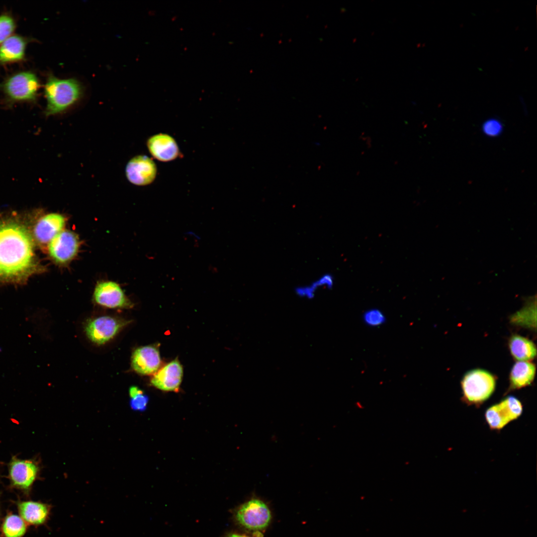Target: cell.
<instances>
[{
	"label": "cell",
	"mask_w": 537,
	"mask_h": 537,
	"mask_svg": "<svg viewBox=\"0 0 537 537\" xmlns=\"http://www.w3.org/2000/svg\"><path fill=\"white\" fill-rule=\"evenodd\" d=\"M28 228L15 218L0 219V282L21 283L42 272Z\"/></svg>",
	"instance_id": "obj_1"
},
{
	"label": "cell",
	"mask_w": 537,
	"mask_h": 537,
	"mask_svg": "<svg viewBox=\"0 0 537 537\" xmlns=\"http://www.w3.org/2000/svg\"><path fill=\"white\" fill-rule=\"evenodd\" d=\"M47 100V116L62 113L73 106L82 97L83 88L75 79H61L52 74L48 76L44 86Z\"/></svg>",
	"instance_id": "obj_2"
},
{
	"label": "cell",
	"mask_w": 537,
	"mask_h": 537,
	"mask_svg": "<svg viewBox=\"0 0 537 537\" xmlns=\"http://www.w3.org/2000/svg\"><path fill=\"white\" fill-rule=\"evenodd\" d=\"M40 87L36 75L29 71L15 73L0 84V90L11 102L35 100Z\"/></svg>",
	"instance_id": "obj_3"
},
{
	"label": "cell",
	"mask_w": 537,
	"mask_h": 537,
	"mask_svg": "<svg viewBox=\"0 0 537 537\" xmlns=\"http://www.w3.org/2000/svg\"><path fill=\"white\" fill-rule=\"evenodd\" d=\"M495 386L494 376L489 371L481 369L469 371L461 380L463 397L469 404H481L491 396Z\"/></svg>",
	"instance_id": "obj_4"
},
{
	"label": "cell",
	"mask_w": 537,
	"mask_h": 537,
	"mask_svg": "<svg viewBox=\"0 0 537 537\" xmlns=\"http://www.w3.org/2000/svg\"><path fill=\"white\" fill-rule=\"evenodd\" d=\"M7 469L10 487L28 495L34 483L39 477L41 465L40 460L35 457L22 459L12 456L8 463Z\"/></svg>",
	"instance_id": "obj_5"
},
{
	"label": "cell",
	"mask_w": 537,
	"mask_h": 537,
	"mask_svg": "<svg viewBox=\"0 0 537 537\" xmlns=\"http://www.w3.org/2000/svg\"><path fill=\"white\" fill-rule=\"evenodd\" d=\"M81 246L79 236L74 231L63 229L48 245V252L52 261L60 266L70 264L77 256Z\"/></svg>",
	"instance_id": "obj_6"
},
{
	"label": "cell",
	"mask_w": 537,
	"mask_h": 537,
	"mask_svg": "<svg viewBox=\"0 0 537 537\" xmlns=\"http://www.w3.org/2000/svg\"><path fill=\"white\" fill-rule=\"evenodd\" d=\"M130 322L116 317L100 316L89 320L85 331L92 342L102 345L113 339Z\"/></svg>",
	"instance_id": "obj_7"
},
{
	"label": "cell",
	"mask_w": 537,
	"mask_h": 537,
	"mask_svg": "<svg viewBox=\"0 0 537 537\" xmlns=\"http://www.w3.org/2000/svg\"><path fill=\"white\" fill-rule=\"evenodd\" d=\"M523 405L516 397L509 396L489 407L485 412L486 421L491 429L501 430L522 414Z\"/></svg>",
	"instance_id": "obj_8"
},
{
	"label": "cell",
	"mask_w": 537,
	"mask_h": 537,
	"mask_svg": "<svg viewBox=\"0 0 537 537\" xmlns=\"http://www.w3.org/2000/svg\"><path fill=\"white\" fill-rule=\"evenodd\" d=\"M236 518L240 524L248 529L261 530L265 529L269 524L271 514L264 502L253 499L239 508Z\"/></svg>",
	"instance_id": "obj_9"
},
{
	"label": "cell",
	"mask_w": 537,
	"mask_h": 537,
	"mask_svg": "<svg viewBox=\"0 0 537 537\" xmlns=\"http://www.w3.org/2000/svg\"><path fill=\"white\" fill-rule=\"evenodd\" d=\"M93 299L98 305L110 308L130 309L134 306L120 285L111 280H101L96 283Z\"/></svg>",
	"instance_id": "obj_10"
},
{
	"label": "cell",
	"mask_w": 537,
	"mask_h": 537,
	"mask_svg": "<svg viewBox=\"0 0 537 537\" xmlns=\"http://www.w3.org/2000/svg\"><path fill=\"white\" fill-rule=\"evenodd\" d=\"M67 218L62 214L50 213L42 216L36 223L32 235L35 242L43 247L64 229Z\"/></svg>",
	"instance_id": "obj_11"
},
{
	"label": "cell",
	"mask_w": 537,
	"mask_h": 537,
	"mask_svg": "<svg viewBox=\"0 0 537 537\" xmlns=\"http://www.w3.org/2000/svg\"><path fill=\"white\" fill-rule=\"evenodd\" d=\"M157 168L153 161L144 155L132 158L125 168L127 179L137 185H145L152 182L155 179Z\"/></svg>",
	"instance_id": "obj_12"
},
{
	"label": "cell",
	"mask_w": 537,
	"mask_h": 537,
	"mask_svg": "<svg viewBox=\"0 0 537 537\" xmlns=\"http://www.w3.org/2000/svg\"><path fill=\"white\" fill-rule=\"evenodd\" d=\"M183 369L177 358L155 373L150 382L156 388L166 391L179 392L182 381Z\"/></svg>",
	"instance_id": "obj_13"
},
{
	"label": "cell",
	"mask_w": 537,
	"mask_h": 537,
	"mask_svg": "<svg viewBox=\"0 0 537 537\" xmlns=\"http://www.w3.org/2000/svg\"><path fill=\"white\" fill-rule=\"evenodd\" d=\"M161 364L158 347L146 346L136 349L131 357V366L137 373L150 375L156 373Z\"/></svg>",
	"instance_id": "obj_14"
},
{
	"label": "cell",
	"mask_w": 537,
	"mask_h": 537,
	"mask_svg": "<svg viewBox=\"0 0 537 537\" xmlns=\"http://www.w3.org/2000/svg\"><path fill=\"white\" fill-rule=\"evenodd\" d=\"M147 147L152 155L161 161L173 160L179 154V148L174 139L165 134L151 137L147 141Z\"/></svg>",
	"instance_id": "obj_15"
},
{
	"label": "cell",
	"mask_w": 537,
	"mask_h": 537,
	"mask_svg": "<svg viewBox=\"0 0 537 537\" xmlns=\"http://www.w3.org/2000/svg\"><path fill=\"white\" fill-rule=\"evenodd\" d=\"M28 39L19 35H12L0 45V66L19 62L25 57Z\"/></svg>",
	"instance_id": "obj_16"
},
{
	"label": "cell",
	"mask_w": 537,
	"mask_h": 537,
	"mask_svg": "<svg viewBox=\"0 0 537 537\" xmlns=\"http://www.w3.org/2000/svg\"><path fill=\"white\" fill-rule=\"evenodd\" d=\"M17 507L20 517L26 523L33 526L45 524L51 510L49 505L33 501H19Z\"/></svg>",
	"instance_id": "obj_17"
},
{
	"label": "cell",
	"mask_w": 537,
	"mask_h": 537,
	"mask_svg": "<svg viewBox=\"0 0 537 537\" xmlns=\"http://www.w3.org/2000/svg\"><path fill=\"white\" fill-rule=\"evenodd\" d=\"M536 373V366L531 362L518 361L513 366L510 374L511 388L520 389L533 382Z\"/></svg>",
	"instance_id": "obj_18"
},
{
	"label": "cell",
	"mask_w": 537,
	"mask_h": 537,
	"mask_svg": "<svg viewBox=\"0 0 537 537\" xmlns=\"http://www.w3.org/2000/svg\"><path fill=\"white\" fill-rule=\"evenodd\" d=\"M334 284V276L330 273H326L321 275L309 283L296 286L294 288V292L299 298L311 300L316 297L319 290L331 289Z\"/></svg>",
	"instance_id": "obj_19"
},
{
	"label": "cell",
	"mask_w": 537,
	"mask_h": 537,
	"mask_svg": "<svg viewBox=\"0 0 537 537\" xmlns=\"http://www.w3.org/2000/svg\"><path fill=\"white\" fill-rule=\"evenodd\" d=\"M510 353L519 361L532 360L536 356L535 344L529 339L519 335H512L509 341Z\"/></svg>",
	"instance_id": "obj_20"
},
{
	"label": "cell",
	"mask_w": 537,
	"mask_h": 537,
	"mask_svg": "<svg viewBox=\"0 0 537 537\" xmlns=\"http://www.w3.org/2000/svg\"><path fill=\"white\" fill-rule=\"evenodd\" d=\"M26 529V522L20 516L10 513L3 521L1 531L3 537H22Z\"/></svg>",
	"instance_id": "obj_21"
},
{
	"label": "cell",
	"mask_w": 537,
	"mask_h": 537,
	"mask_svg": "<svg viewBox=\"0 0 537 537\" xmlns=\"http://www.w3.org/2000/svg\"><path fill=\"white\" fill-rule=\"evenodd\" d=\"M16 28V22L8 14L0 15V45L11 36Z\"/></svg>",
	"instance_id": "obj_22"
},
{
	"label": "cell",
	"mask_w": 537,
	"mask_h": 537,
	"mask_svg": "<svg viewBox=\"0 0 537 537\" xmlns=\"http://www.w3.org/2000/svg\"><path fill=\"white\" fill-rule=\"evenodd\" d=\"M386 317L383 312L378 308H370L366 310L362 315L363 322L369 327H378L386 322Z\"/></svg>",
	"instance_id": "obj_23"
},
{
	"label": "cell",
	"mask_w": 537,
	"mask_h": 537,
	"mask_svg": "<svg viewBox=\"0 0 537 537\" xmlns=\"http://www.w3.org/2000/svg\"><path fill=\"white\" fill-rule=\"evenodd\" d=\"M503 130L502 123L495 118L486 120L482 125V131L486 136L490 137H497L502 133Z\"/></svg>",
	"instance_id": "obj_24"
},
{
	"label": "cell",
	"mask_w": 537,
	"mask_h": 537,
	"mask_svg": "<svg viewBox=\"0 0 537 537\" xmlns=\"http://www.w3.org/2000/svg\"><path fill=\"white\" fill-rule=\"evenodd\" d=\"M148 396L144 393L130 399V406L132 410L143 411L147 409Z\"/></svg>",
	"instance_id": "obj_25"
},
{
	"label": "cell",
	"mask_w": 537,
	"mask_h": 537,
	"mask_svg": "<svg viewBox=\"0 0 537 537\" xmlns=\"http://www.w3.org/2000/svg\"><path fill=\"white\" fill-rule=\"evenodd\" d=\"M143 393L144 392L142 390L135 386H131L129 389V393L131 398Z\"/></svg>",
	"instance_id": "obj_26"
},
{
	"label": "cell",
	"mask_w": 537,
	"mask_h": 537,
	"mask_svg": "<svg viewBox=\"0 0 537 537\" xmlns=\"http://www.w3.org/2000/svg\"><path fill=\"white\" fill-rule=\"evenodd\" d=\"M227 537H248L240 535H238V534H230L229 535H228V536Z\"/></svg>",
	"instance_id": "obj_27"
}]
</instances>
